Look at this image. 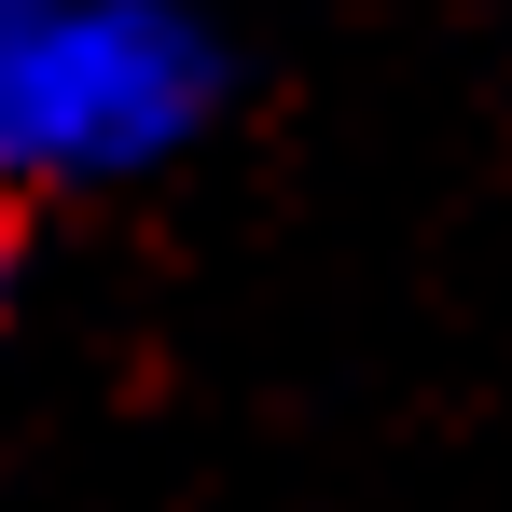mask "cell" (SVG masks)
Wrapping results in <instances>:
<instances>
[{"label": "cell", "instance_id": "obj_1", "mask_svg": "<svg viewBox=\"0 0 512 512\" xmlns=\"http://www.w3.org/2000/svg\"><path fill=\"white\" fill-rule=\"evenodd\" d=\"M208 111V42L167 0H42L0 42V180H125Z\"/></svg>", "mask_w": 512, "mask_h": 512}, {"label": "cell", "instance_id": "obj_2", "mask_svg": "<svg viewBox=\"0 0 512 512\" xmlns=\"http://www.w3.org/2000/svg\"><path fill=\"white\" fill-rule=\"evenodd\" d=\"M28 14H42V0H0V42H14V28H28Z\"/></svg>", "mask_w": 512, "mask_h": 512}, {"label": "cell", "instance_id": "obj_3", "mask_svg": "<svg viewBox=\"0 0 512 512\" xmlns=\"http://www.w3.org/2000/svg\"><path fill=\"white\" fill-rule=\"evenodd\" d=\"M0 263H14V236H0Z\"/></svg>", "mask_w": 512, "mask_h": 512}]
</instances>
